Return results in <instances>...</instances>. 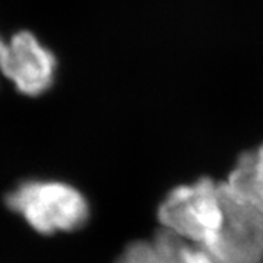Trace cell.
<instances>
[{
	"mask_svg": "<svg viewBox=\"0 0 263 263\" xmlns=\"http://www.w3.org/2000/svg\"><path fill=\"white\" fill-rule=\"evenodd\" d=\"M6 205L40 234L75 231L89 216L84 195L62 181H25L6 196Z\"/></svg>",
	"mask_w": 263,
	"mask_h": 263,
	"instance_id": "obj_1",
	"label": "cell"
},
{
	"mask_svg": "<svg viewBox=\"0 0 263 263\" xmlns=\"http://www.w3.org/2000/svg\"><path fill=\"white\" fill-rule=\"evenodd\" d=\"M158 218L162 228L205 249L224 219L219 183L203 177L171 190L158 208Z\"/></svg>",
	"mask_w": 263,
	"mask_h": 263,
	"instance_id": "obj_2",
	"label": "cell"
},
{
	"mask_svg": "<svg viewBox=\"0 0 263 263\" xmlns=\"http://www.w3.org/2000/svg\"><path fill=\"white\" fill-rule=\"evenodd\" d=\"M219 187L224 219L205 250L216 263H263V211L228 196L221 183Z\"/></svg>",
	"mask_w": 263,
	"mask_h": 263,
	"instance_id": "obj_3",
	"label": "cell"
},
{
	"mask_svg": "<svg viewBox=\"0 0 263 263\" xmlns=\"http://www.w3.org/2000/svg\"><path fill=\"white\" fill-rule=\"evenodd\" d=\"M56 57L34 34L22 31L5 46L2 73L21 94L37 97L51 88L56 75Z\"/></svg>",
	"mask_w": 263,
	"mask_h": 263,
	"instance_id": "obj_4",
	"label": "cell"
},
{
	"mask_svg": "<svg viewBox=\"0 0 263 263\" xmlns=\"http://www.w3.org/2000/svg\"><path fill=\"white\" fill-rule=\"evenodd\" d=\"M221 186L228 196L263 211V145L241 154Z\"/></svg>",
	"mask_w": 263,
	"mask_h": 263,
	"instance_id": "obj_5",
	"label": "cell"
},
{
	"mask_svg": "<svg viewBox=\"0 0 263 263\" xmlns=\"http://www.w3.org/2000/svg\"><path fill=\"white\" fill-rule=\"evenodd\" d=\"M152 241L167 263H216L205 249L189 243L165 228H161Z\"/></svg>",
	"mask_w": 263,
	"mask_h": 263,
	"instance_id": "obj_6",
	"label": "cell"
},
{
	"mask_svg": "<svg viewBox=\"0 0 263 263\" xmlns=\"http://www.w3.org/2000/svg\"><path fill=\"white\" fill-rule=\"evenodd\" d=\"M116 263H167L154 241H136L124 249Z\"/></svg>",
	"mask_w": 263,
	"mask_h": 263,
	"instance_id": "obj_7",
	"label": "cell"
},
{
	"mask_svg": "<svg viewBox=\"0 0 263 263\" xmlns=\"http://www.w3.org/2000/svg\"><path fill=\"white\" fill-rule=\"evenodd\" d=\"M5 46H6V44H3V41H2V38H0V72H2V59H3Z\"/></svg>",
	"mask_w": 263,
	"mask_h": 263,
	"instance_id": "obj_8",
	"label": "cell"
}]
</instances>
